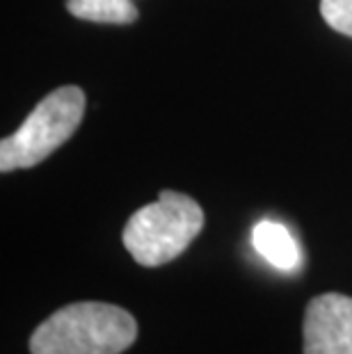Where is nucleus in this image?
I'll return each mask as SVG.
<instances>
[{
    "instance_id": "nucleus-1",
    "label": "nucleus",
    "mask_w": 352,
    "mask_h": 354,
    "mask_svg": "<svg viewBox=\"0 0 352 354\" xmlns=\"http://www.w3.org/2000/svg\"><path fill=\"white\" fill-rule=\"evenodd\" d=\"M138 322L122 306L76 302L57 308L30 336V354H122L136 343Z\"/></svg>"
},
{
    "instance_id": "nucleus-2",
    "label": "nucleus",
    "mask_w": 352,
    "mask_h": 354,
    "mask_svg": "<svg viewBox=\"0 0 352 354\" xmlns=\"http://www.w3.org/2000/svg\"><path fill=\"white\" fill-rule=\"evenodd\" d=\"M204 229V210L188 194L163 190L158 199L136 210L122 240L136 263L158 268L178 259Z\"/></svg>"
},
{
    "instance_id": "nucleus-3",
    "label": "nucleus",
    "mask_w": 352,
    "mask_h": 354,
    "mask_svg": "<svg viewBox=\"0 0 352 354\" xmlns=\"http://www.w3.org/2000/svg\"><path fill=\"white\" fill-rule=\"evenodd\" d=\"M85 117V92L76 85L53 89L37 103L28 119L0 142V171L39 165L76 133Z\"/></svg>"
},
{
    "instance_id": "nucleus-4",
    "label": "nucleus",
    "mask_w": 352,
    "mask_h": 354,
    "mask_svg": "<svg viewBox=\"0 0 352 354\" xmlns=\"http://www.w3.org/2000/svg\"><path fill=\"white\" fill-rule=\"evenodd\" d=\"M304 354H352V297L325 292L306 306Z\"/></svg>"
},
{
    "instance_id": "nucleus-5",
    "label": "nucleus",
    "mask_w": 352,
    "mask_h": 354,
    "mask_svg": "<svg viewBox=\"0 0 352 354\" xmlns=\"http://www.w3.org/2000/svg\"><path fill=\"white\" fill-rule=\"evenodd\" d=\"M252 245L261 259L281 272H297L302 266V252H299L297 240L279 222L261 220L252 229Z\"/></svg>"
},
{
    "instance_id": "nucleus-6",
    "label": "nucleus",
    "mask_w": 352,
    "mask_h": 354,
    "mask_svg": "<svg viewBox=\"0 0 352 354\" xmlns=\"http://www.w3.org/2000/svg\"><path fill=\"white\" fill-rule=\"evenodd\" d=\"M66 10L71 17L82 21L115 26L136 24L140 17L133 0H66Z\"/></svg>"
},
{
    "instance_id": "nucleus-7",
    "label": "nucleus",
    "mask_w": 352,
    "mask_h": 354,
    "mask_svg": "<svg viewBox=\"0 0 352 354\" xmlns=\"http://www.w3.org/2000/svg\"><path fill=\"white\" fill-rule=\"evenodd\" d=\"M320 14L332 30L352 37V0H320Z\"/></svg>"
}]
</instances>
